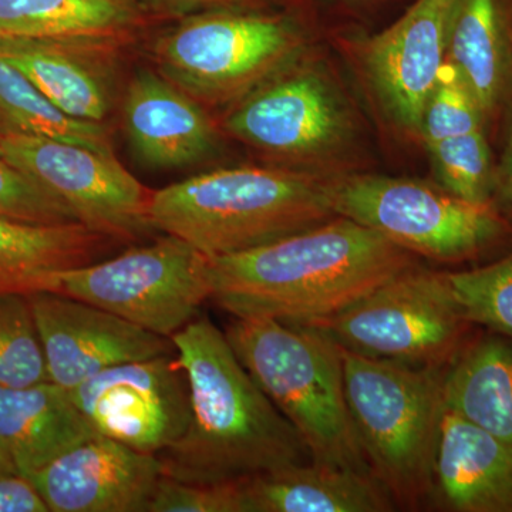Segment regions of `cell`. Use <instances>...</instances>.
<instances>
[{"mask_svg":"<svg viewBox=\"0 0 512 512\" xmlns=\"http://www.w3.org/2000/svg\"><path fill=\"white\" fill-rule=\"evenodd\" d=\"M211 301L234 318L315 325L417 265L379 232L332 220L241 254L210 258Z\"/></svg>","mask_w":512,"mask_h":512,"instance_id":"6da1fadb","label":"cell"},{"mask_svg":"<svg viewBox=\"0 0 512 512\" xmlns=\"http://www.w3.org/2000/svg\"><path fill=\"white\" fill-rule=\"evenodd\" d=\"M171 339L190 382L192 416L184 436L157 454L165 477L224 483L311 463L298 431L208 316H197Z\"/></svg>","mask_w":512,"mask_h":512,"instance_id":"7a4b0ae2","label":"cell"},{"mask_svg":"<svg viewBox=\"0 0 512 512\" xmlns=\"http://www.w3.org/2000/svg\"><path fill=\"white\" fill-rule=\"evenodd\" d=\"M336 217L329 178L286 167L222 168L153 191L150 220L208 258L241 254Z\"/></svg>","mask_w":512,"mask_h":512,"instance_id":"3957f363","label":"cell"},{"mask_svg":"<svg viewBox=\"0 0 512 512\" xmlns=\"http://www.w3.org/2000/svg\"><path fill=\"white\" fill-rule=\"evenodd\" d=\"M229 345L320 466L370 471L345 394L340 348L322 330L234 318Z\"/></svg>","mask_w":512,"mask_h":512,"instance_id":"277c9868","label":"cell"},{"mask_svg":"<svg viewBox=\"0 0 512 512\" xmlns=\"http://www.w3.org/2000/svg\"><path fill=\"white\" fill-rule=\"evenodd\" d=\"M340 348V346H339ZM345 394L367 464L394 501L431 495L446 414V367L372 359L340 348Z\"/></svg>","mask_w":512,"mask_h":512,"instance_id":"5b68a950","label":"cell"},{"mask_svg":"<svg viewBox=\"0 0 512 512\" xmlns=\"http://www.w3.org/2000/svg\"><path fill=\"white\" fill-rule=\"evenodd\" d=\"M35 292L79 299L171 339L211 299L210 258L164 235L106 261L23 279L6 291Z\"/></svg>","mask_w":512,"mask_h":512,"instance_id":"8992f818","label":"cell"},{"mask_svg":"<svg viewBox=\"0 0 512 512\" xmlns=\"http://www.w3.org/2000/svg\"><path fill=\"white\" fill-rule=\"evenodd\" d=\"M333 210L412 252L447 264L473 262L512 244V221L491 204L441 187L383 175L329 178Z\"/></svg>","mask_w":512,"mask_h":512,"instance_id":"52a82bcc","label":"cell"},{"mask_svg":"<svg viewBox=\"0 0 512 512\" xmlns=\"http://www.w3.org/2000/svg\"><path fill=\"white\" fill-rule=\"evenodd\" d=\"M298 26L279 15L211 12L158 37V73L202 106L237 104L301 59Z\"/></svg>","mask_w":512,"mask_h":512,"instance_id":"ba28073f","label":"cell"},{"mask_svg":"<svg viewBox=\"0 0 512 512\" xmlns=\"http://www.w3.org/2000/svg\"><path fill=\"white\" fill-rule=\"evenodd\" d=\"M336 345L372 359L447 367L474 332L446 272L407 269L355 305L315 323Z\"/></svg>","mask_w":512,"mask_h":512,"instance_id":"9c48e42d","label":"cell"},{"mask_svg":"<svg viewBox=\"0 0 512 512\" xmlns=\"http://www.w3.org/2000/svg\"><path fill=\"white\" fill-rule=\"evenodd\" d=\"M0 158L52 192L87 228L134 242L156 231L148 191L116 154L0 128Z\"/></svg>","mask_w":512,"mask_h":512,"instance_id":"30bf717a","label":"cell"},{"mask_svg":"<svg viewBox=\"0 0 512 512\" xmlns=\"http://www.w3.org/2000/svg\"><path fill=\"white\" fill-rule=\"evenodd\" d=\"M225 130L284 161H319L352 140L353 120L325 73L296 62L229 111Z\"/></svg>","mask_w":512,"mask_h":512,"instance_id":"8fae6325","label":"cell"},{"mask_svg":"<svg viewBox=\"0 0 512 512\" xmlns=\"http://www.w3.org/2000/svg\"><path fill=\"white\" fill-rule=\"evenodd\" d=\"M69 394L97 433L143 453L157 456L190 426V382L177 353L111 366Z\"/></svg>","mask_w":512,"mask_h":512,"instance_id":"7c38bea8","label":"cell"},{"mask_svg":"<svg viewBox=\"0 0 512 512\" xmlns=\"http://www.w3.org/2000/svg\"><path fill=\"white\" fill-rule=\"evenodd\" d=\"M28 296L49 380L64 390L121 363L177 353L173 339L70 296Z\"/></svg>","mask_w":512,"mask_h":512,"instance_id":"4fadbf2b","label":"cell"},{"mask_svg":"<svg viewBox=\"0 0 512 512\" xmlns=\"http://www.w3.org/2000/svg\"><path fill=\"white\" fill-rule=\"evenodd\" d=\"M460 0H416L366 45L367 79L396 126L419 133L421 116L447 63L448 33Z\"/></svg>","mask_w":512,"mask_h":512,"instance_id":"5bb4252c","label":"cell"},{"mask_svg":"<svg viewBox=\"0 0 512 512\" xmlns=\"http://www.w3.org/2000/svg\"><path fill=\"white\" fill-rule=\"evenodd\" d=\"M163 476L156 454L96 434L29 480L49 512H148Z\"/></svg>","mask_w":512,"mask_h":512,"instance_id":"9a60e30c","label":"cell"},{"mask_svg":"<svg viewBox=\"0 0 512 512\" xmlns=\"http://www.w3.org/2000/svg\"><path fill=\"white\" fill-rule=\"evenodd\" d=\"M123 126L138 160L154 170L194 167L218 144L205 106L151 70H141L128 83Z\"/></svg>","mask_w":512,"mask_h":512,"instance_id":"2e32d148","label":"cell"},{"mask_svg":"<svg viewBox=\"0 0 512 512\" xmlns=\"http://www.w3.org/2000/svg\"><path fill=\"white\" fill-rule=\"evenodd\" d=\"M120 49L89 43L0 40V59L25 74L64 113L104 124L113 109Z\"/></svg>","mask_w":512,"mask_h":512,"instance_id":"e0dca14e","label":"cell"},{"mask_svg":"<svg viewBox=\"0 0 512 512\" xmlns=\"http://www.w3.org/2000/svg\"><path fill=\"white\" fill-rule=\"evenodd\" d=\"M431 495L441 510L512 512V443L446 409Z\"/></svg>","mask_w":512,"mask_h":512,"instance_id":"ac0fdd59","label":"cell"},{"mask_svg":"<svg viewBox=\"0 0 512 512\" xmlns=\"http://www.w3.org/2000/svg\"><path fill=\"white\" fill-rule=\"evenodd\" d=\"M96 434L63 387L0 386V450L20 476H33Z\"/></svg>","mask_w":512,"mask_h":512,"instance_id":"d6986e66","label":"cell"},{"mask_svg":"<svg viewBox=\"0 0 512 512\" xmlns=\"http://www.w3.org/2000/svg\"><path fill=\"white\" fill-rule=\"evenodd\" d=\"M447 63L467 84L487 127L512 111V15L503 0H460Z\"/></svg>","mask_w":512,"mask_h":512,"instance_id":"ffe728a7","label":"cell"},{"mask_svg":"<svg viewBox=\"0 0 512 512\" xmlns=\"http://www.w3.org/2000/svg\"><path fill=\"white\" fill-rule=\"evenodd\" d=\"M248 512H386L394 498L369 471L306 463L244 478Z\"/></svg>","mask_w":512,"mask_h":512,"instance_id":"44dd1931","label":"cell"},{"mask_svg":"<svg viewBox=\"0 0 512 512\" xmlns=\"http://www.w3.org/2000/svg\"><path fill=\"white\" fill-rule=\"evenodd\" d=\"M138 25L136 0H0V40L124 47Z\"/></svg>","mask_w":512,"mask_h":512,"instance_id":"7402d4cb","label":"cell"},{"mask_svg":"<svg viewBox=\"0 0 512 512\" xmlns=\"http://www.w3.org/2000/svg\"><path fill=\"white\" fill-rule=\"evenodd\" d=\"M444 402L448 412L512 443V339L474 329L446 367Z\"/></svg>","mask_w":512,"mask_h":512,"instance_id":"603a6c76","label":"cell"},{"mask_svg":"<svg viewBox=\"0 0 512 512\" xmlns=\"http://www.w3.org/2000/svg\"><path fill=\"white\" fill-rule=\"evenodd\" d=\"M113 239L80 224L0 217V293L23 279L93 264Z\"/></svg>","mask_w":512,"mask_h":512,"instance_id":"cb8c5ba5","label":"cell"},{"mask_svg":"<svg viewBox=\"0 0 512 512\" xmlns=\"http://www.w3.org/2000/svg\"><path fill=\"white\" fill-rule=\"evenodd\" d=\"M0 128L114 154L106 124L74 119L12 64L0 59Z\"/></svg>","mask_w":512,"mask_h":512,"instance_id":"d4e9b609","label":"cell"},{"mask_svg":"<svg viewBox=\"0 0 512 512\" xmlns=\"http://www.w3.org/2000/svg\"><path fill=\"white\" fill-rule=\"evenodd\" d=\"M446 274L467 323L512 339V249L490 264Z\"/></svg>","mask_w":512,"mask_h":512,"instance_id":"484cf974","label":"cell"},{"mask_svg":"<svg viewBox=\"0 0 512 512\" xmlns=\"http://www.w3.org/2000/svg\"><path fill=\"white\" fill-rule=\"evenodd\" d=\"M427 148L441 188L473 204H491L497 163L484 130L447 138Z\"/></svg>","mask_w":512,"mask_h":512,"instance_id":"4316f807","label":"cell"},{"mask_svg":"<svg viewBox=\"0 0 512 512\" xmlns=\"http://www.w3.org/2000/svg\"><path fill=\"white\" fill-rule=\"evenodd\" d=\"M50 382L28 296L0 293V386Z\"/></svg>","mask_w":512,"mask_h":512,"instance_id":"83f0119b","label":"cell"},{"mask_svg":"<svg viewBox=\"0 0 512 512\" xmlns=\"http://www.w3.org/2000/svg\"><path fill=\"white\" fill-rule=\"evenodd\" d=\"M485 128L487 123L476 97L456 70L446 63L424 107L419 130L421 138L429 146L473 131H485Z\"/></svg>","mask_w":512,"mask_h":512,"instance_id":"f1b7e54d","label":"cell"},{"mask_svg":"<svg viewBox=\"0 0 512 512\" xmlns=\"http://www.w3.org/2000/svg\"><path fill=\"white\" fill-rule=\"evenodd\" d=\"M148 512H248L244 478L202 484L163 476Z\"/></svg>","mask_w":512,"mask_h":512,"instance_id":"f546056e","label":"cell"},{"mask_svg":"<svg viewBox=\"0 0 512 512\" xmlns=\"http://www.w3.org/2000/svg\"><path fill=\"white\" fill-rule=\"evenodd\" d=\"M0 217L35 222L66 224L79 222L72 211L52 192L29 175L0 158Z\"/></svg>","mask_w":512,"mask_h":512,"instance_id":"4dcf8cb0","label":"cell"},{"mask_svg":"<svg viewBox=\"0 0 512 512\" xmlns=\"http://www.w3.org/2000/svg\"><path fill=\"white\" fill-rule=\"evenodd\" d=\"M0 512H49L28 477L0 478Z\"/></svg>","mask_w":512,"mask_h":512,"instance_id":"1f68e13d","label":"cell"},{"mask_svg":"<svg viewBox=\"0 0 512 512\" xmlns=\"http://www.w3.org/2000/svg\"><path fill=\"white\" fill-rule=\"evenodd\" d=\"M495 210L512 221V111L507 119V136L503 156L495 168L493 201Z\"/></svg>","mask_w":512,"mask_h":512,"instance_id":"d6a6232c","label":"cell"},{"mask_svg":"<svg viewBox=\"0 0 512 512\" xmlns=\"http://www.w3.org/2000/svg\"><path fill=\"white\" fill-rule=\"evenodd\" d=\"M154 8H185V6H194L197 3L207 2V0H147Z\"/></svg>","mask_w":512,"mask_h":512,"instance_id":"836d02e7","label":"cell"},{"mask_svg":"<svg viewBox=\"0 0 512 512\" xmlns=\"http://www.w3.org/2000/svg\"><path fill=\"white\" fill-rule=\"evenodd\" d=\"M15 474H18V471H16L15 466H13L12 461L0 450V478L15 476Z\"/></svg>","mask_w":512,"mask_h":512,"instance_id":"e575fe53","label":"cell"}]
</instances>
